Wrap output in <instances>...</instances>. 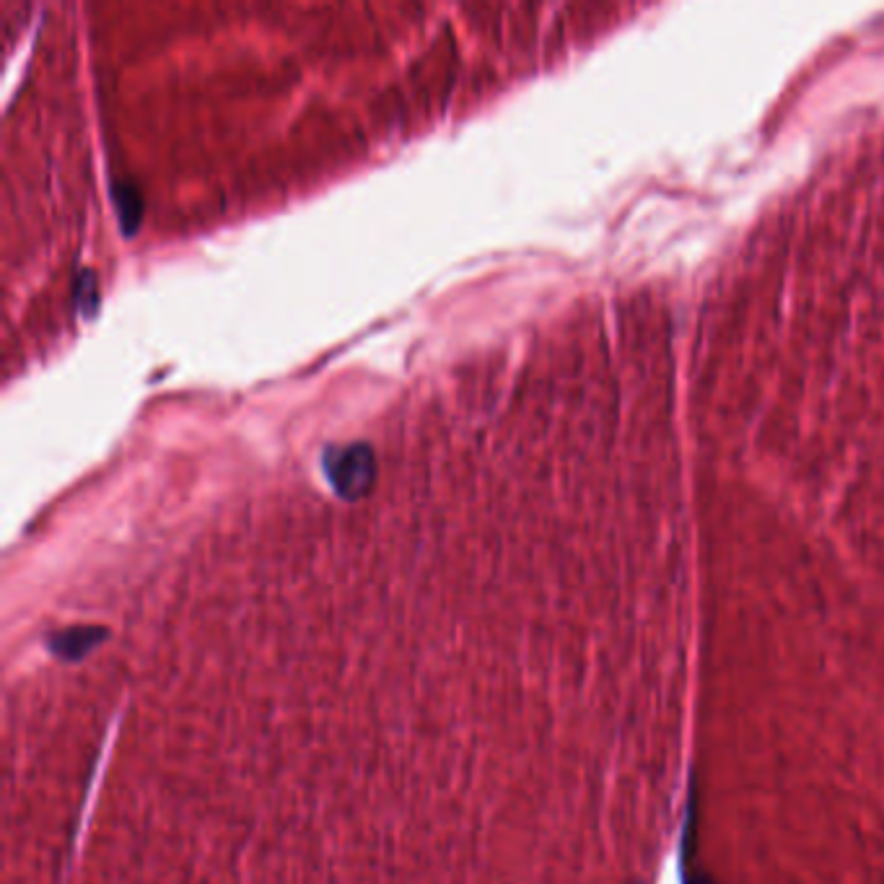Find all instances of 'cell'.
<instances>
[{
  "instance_id": "6da1fadb",
  "label": "cell",
  "mask_w": 884,
  "mask_h": 884,
  "mask_svg": "<svg viewBox=\"0 0 884 884\" xmlns=\"http://www.w3.org/2000/svg\"><path fill=\"white\" fill-rule=\"evenodd\" d=\"M371 475V455L363 447H345L332 451L330 478L336 480L340 490H359L369 482Z\"/></svg>"
}]
</instances>
